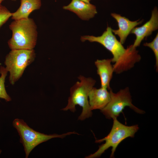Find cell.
Wrapping results in <instances>:
<instances>
[{
  "mask_svg": "<svg viewBox=\"0 0 158 158\" xmlns=\"http://www.w3.org/2000/svg\"><path fill=\"white\" fill-rule=\"evenodd\" d=\"M80 39L83 42H98L110 51L113 56L111 60L114 63L113 65L114 72L116 73L130 69L140 60L141 56L136 48H133L131 45L125 49L113 34L111 27L107 26L100 36L85 35L82 36Z\"/></svg>",
  "mask_w": 158,
  "mask_h": 158,
  "instance_id": "obj_1",
  "label": "cell"
},
{
  "mask_svg": "<svg viewBox=\"0 0 158 158\" xmlns=\"http://www.w3.org/2000/svg\"><path fill=\"white\" fill-rule=\"evenodd\" d=\"M11 37L8 42L12 50L33 49L37 43V25L32 18L13 20L9 25Z\"/></svg>",
  "mask_w": 158,
  "mask_h": 158,
  "instance_id": "obj_2",
  "label": "cell"
},
{
  "mask_svg": "<svg viewBox=\"0 0 158 158\" xmlns=\"http://www.w3.org/2000/svg\"><path fill=\"white\" fill-rule=\"evenodd\" d=\"M78 78L80 81L76 82L71 88L68 103L62 110L64 111L69 110L74 112L76 111V105H79L83 109L78 120L83 121L92 115L88 100V95L96 81L91 78H86L81 75Z\"/></svg>",
  "mask_w": 158,
  "mask_h": 158,
  "instance_id": "obj_3",
  "label": "cell"
},
{
  "mask_svg": "<svg viewBox=\"0 0 158 158\" xmlns=\"http://www.w3.org/2000/svg\"><path fill=\"white\" fill-rule=\"evenodd\" d=\"M113 120L112 127L109 134L104 138L96 140L95 141L97 143L105 141V143L99 146L98 149L95 152L86 157V158L99 157L110 147L112 148L110 157H114L116 149L120 143L128 138L133 137L139 129L138 125L127 126L120 123L117 118Z\"/></svg>",
  "mask_w": 158,
  "mask_h": 158,
  "instance_id": "obj_4",
  "label": "cell"
},
{
  "mask_svg": "<svg viewBox=\"0 0 158 158\" xmlns=\"http://www.w3.org/2000/svg\"><path fill=\"white\" fill-rule=\"evenodd\" d=\"M13 125L16 129L20 137V141L24 148L25 158H28L32 150L38 145L52 138H63L72 134H78L75 131L70 132L63 134L47 135L36 131L30 128L23 119H15Z\"/></svg>",
  "mask_w": 158,
  "mask_h": 158,
  "instance_id": "obj_5",
  "label": "cell"
},
{
  "mask_svg": "<svg viewBox=\"0 0 158 158\" xmlns=\"http://www.w3.org/2000/svg\"><path fill=\"white\" fill-rule=\"evenodd\" d=\"M34 50H12L7 55L4 62L9 72V81L13 85L21 76L26 67L34 60Z\"/></svg>",
  "mask_w": 158,
  "mask_h": 158,
  "instance_id": "obj_6",
  "label": "cell"
},
{
  "mask_svg": "<svg viewBox=\"0 0 158 158\" xmlns=\"http://www.w3.org/2000/svg\"><path fill=\"white\" fill-rule=\"evenodd\" d=\"M111 99L101 112L108 119L117 118L126 107H129L136 112L143 114L145 112L135 106L132 103V100L128 87L121 89L116 93L111 89L109 90Z\"/></svg>",
  "mask_w": 158,
  "mask_h": 158,
  "instance_id": "obj_7",
  "label": "cell"
},
{
  "mask_svg": "<svg viewBox=\"0 0 158 158\" xmlns=\"http://www.w3.org/2000/svg\"><path fill=\"white\" fill-rule=\"evenodd\" d=\"M158 28V11L156 7L152 11L151 16L149 21L142 26L135 27L131 30L130 33L136 36V39L132 45L133 48L135 49L139 46L145 38L150 35Z\"/></svg>",
  "mask_w": 158,
  "mask_h": 158,
  "instance_id": "obj_8",
  "label": "cell"
},
{
  "mask_svg": "<svg viewBox=\"0 0 158 158\" xmlns=\"http://www.w3.org/2000/svg\"><path fill=\"white\" fill-rule=\"evenodd\" d=\"M63 8L74 13L84 20H89L97 13L95 5L80 0H72L69 4L63 6Z\"/></svg>",
  "mask_w": 158,
  "mask_h": 158,
  "instance_id": "obj_9",
  "label": "cell"
},
{
  "mask_svg": "<svg viewBox=\"0 0 158 158\" xmlns=\"http://www.w3.org/2000/svg\"><path fill=\"white\" fill-rule=\"evenodd\" d=\"M111 16L116 21L119 28L117 30L112 29V31L119 37L120 42L122 44L125 43L132 29L143 22L142 20L131 21L128 18L115 13H111Z\"/></svg>",
  "mask_w": 158,
  "mask_h": 158,
  "instance_id": "obj_10",
  "label": "cell"
},
{
  "mask_svg": "<svg viewBox=\"0 0 158 158\" xmlns=\"http://www.w3.org/2000/svg\"><path fill=\"white\" fill-rule=\"evenodd\" d=\"M89 103L92 111L102 110L108 104L111 99L110 94L108 89L101 87L97 89L93 87L89 92Z\"/></svg>",
  "mask_w": 158,
  "mask_h": 158,
  "instance_id": "obj_11",
  "label": "cell"
},
{
  "mask_svg": "<svg viewBox=\"0 0 158 158\" xmlns=\"http://www.w3.org/2000/svg\"><path fill=\"white\" fill-rule=\"evenodd\" d=\"M111 62V59H97L95 62L97 73L100 79L101 87L106 88L109 90L111 89L110 83L114 72Z\"/></svg>",
  "mask_w": 158,
  "mask_h": 158,
  "instance_id": "obj_12",
  "label": "cell"
},
{
  "mask_svg": "<svg viewBox=\"0 0 158 158\" xmlns=\"http://www.w3.org/2000/svg\"><path fill=\"white\" fill-rule=\"evenodd\" d=\"M20 7L12 13L11 18L13 20L28 18L34 11L40 9L42 6L41 0H20Z\"/></svg>",
  "mask_w": 158,
  "mask_h": 158,
  "instance_id": "obj_13",
  "label": "cell"
},
{
  "mask_svg": "<svg viewBox=\"0 0 158 158\" xmlns=\"http://www.w3.org/2000/svg\"><path fill=\"white\" fill-rule=\"evenodd\" d=\"M7 72L8 71L5 68L2 66L0 67V74H1L0 77V98L9 102L11 100V99L6 92L4 85Z\"/></svg>",
  "mask_w": 158,
  "mask_h": 158,
  "instance_id": "obj_14",
  "label": "cell"
},
{
  "mask_svg": "<svg viewBox=\"0 0 158 158\" xmlns=\"http://www.w3.org/2000/svg\"><path fill=\"white\" fill-rule=\"evenodd\" d=\"M144 46L149 47L153 51L156 59V69L158 68V34L157 33L155 37L151 42L145 43Z\"/></svg>",
  "mask_w": 158,
  "mask_h": 158,
  "instance_id": "obj_15",
  "label": "cell"
},
{
  "mask_svg": "<svg viewBox=\"0 0 158 158\" xmlns=\"http://www.w3.org/2000/svg\"><path fill=\"white\" fill-rule=\"evenodd\" d=\"M12 14L6 7L0 4V28L11 17Z\"/></svg>",
  "mask_w": 158,
  "mask_h": 158,
  "instance_id": "obj_16",
  "label": "cell"
},
{
  "mask_svg": "<svg viewBox=\"0 0 158 158\" xmlns=\"http://www.w3.org/2000/svg\"><path fill=\"white\" fill-rule=\"evenodd\" d=\"M80 0L82 1H85L86 2H87V3L90 2V1H89L88 0Z\"/></svg>",
  "mask_w": 158,
  "mask_h": 158,
  "instance_id": "obj_17",
  "label": "cell"
},
{
  "mask_svg": "<svg viewBox=\"0 0 158 158\" xmlns=\"http://www.w3.org/2000/svg\"><path fill=\"white\" fill-rule=\"evenodd\" d=\"M4 0H0V4H1V3Z\"/></svg>",
  "mask_w": 158,
  "mask_h": 158,
  "instance_id": "obj_18",
  "label": "cell"
},
{
  "mask_svg": "<svg viewBox=\"0 0 158 158\" xmlns=\"http://www.w3.org/2000/svg\"><path fill=\"white\" fill-rule=\"evenodd\" d=\"M1 152H2V150H0V154H1Z\"/></svg>",
  "mask_w": 158,
  "mask_h": 158,
  "instance_id": "obj_19",
  "label": "cell"
},
{
  "mask_svg": "<svg viewBox=\"0 0 158 158\" xmlns=\"http://www.w3.org/2000/svg\"><path fill=\"white\" fill-rule=\"evenodd\" d=\"M11 0L12 1H16V0Z\"/></svg>",
  "mask_w": 158,
  "mask_h": 158,
  "instance_id": "obj_20",
  "label": "cell"
},
{
  "mask_svg": "<svg viewBox=\"0 0 158 158\" xmlns=\"http://www.w3.org/2000/svg\"><path fill=\"white\" fill-rule=\"evenodd\" d=\"M89 0V1H90L91 0Z\"/></svg>",
  "mask_w": 158,
  "mask_h": 158,
  "instance_id": "obj_21",
  "label": "cell"
}]
</instances>
